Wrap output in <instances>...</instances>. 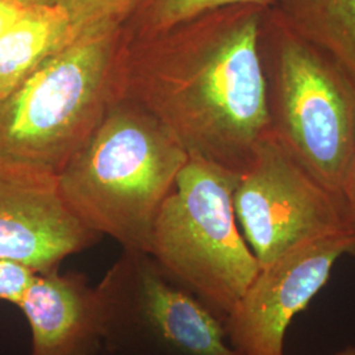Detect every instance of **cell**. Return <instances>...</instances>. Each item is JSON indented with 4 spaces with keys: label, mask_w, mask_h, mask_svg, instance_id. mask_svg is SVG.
<instances>
[{
    "label": "cell",
    "mask_w": 355,
    "mask_h": 355,
    "mask_svg": "<svg viewBox=\"0 0 355 355\" xmlns=\"http://www.w3.org/2000/svg\"><path fill=\"white\" fill-rule=\"evenodd\" d=\"M142 0H60L69 16L74 38L99 28H117L127 23Z\"/></svg>",
    "instance_id": "obj_14"
},
{
    "label": "cell",
    "mask_w": 355,
    "mask_h": 355,
    "mask_svg": "<svg viewBox=\"0 0 355 355\" xmlns=\"http://www.w3.org/2000/svg\"><path fill=\"white\" fill-rule=\"evenodd\" d=\"M268 7L234 4L127 37L116 98L154 116L190 157L241 174L271 135L259 35Z\"/></svg>",
    "instance_id": "obj_1"
},
{
    "label": "cell",
    "mask_w": 355,
    "mask_h": 355,
    "mask_svg": "<svg viewBox=\"0 0 355 355\" xmlns=\"http://www.w3.org/2000/svg\"><path fill=\"white\" fill-rule=\"evenodd\" d=\"M17 306L32 333L31 355L104 354L101 297L85 275L36 274Z\"/></svg>",
    "instance_id": "obj_10"
},
{
    "label": "cell",
    "mask_w": 355,
    "mask_h": 355,
    "mask_svg": "<svg viewBox=\"0 0 355 355\" xmlns=\"http://www.w3.org/2000/svg\"><path fill=\"white\" fill-rule=\"evenodd\" d=\"M233 207L242 236L261 267L306 242L353 233L341 199L271 135L240 174Z\"/></svg>",
    "instance_id": "obj_7"
},
{
    "label": "cell",
    "mask_w": 355,
    "mask_h": 355,
    "mask_svg": "<svg viewBox=\"0 0 355 355\" xmlns=\"http://www.w3.org/2000/svg\"><path fill=\"white\" fill-rule=\"evenodd\" d=\"M355 253V236L345 232L306 242L261 267L224 320L237 355H284V337L329 279L343 254Z\"/></svg>",
    "instance_id": "obj_8"
},
{
    "label": "cell",
    "mask_w": 355,
    "mask_h": 355,
    "mask_svg": "<svg viewBox=\"0 0 355 355\" xmlns=\"http://www.w3.org/2000/svg\"><path fill=\"white\" fill-rule=\"evenodd\" d=\"M190 155L154 116L116 98L57 174L64 200L123 250L149 254L153 224Z\"/></svg>",
    "instance_id": "obj_2"
},
{
    "label": "cell",
    "mask_w": 355,
    "mask_h": 355,
    "mask_svg": "<svg viewBox=\"0 0 355 355\" xmlns=\"http://www.w3.org/2000/svg\"><path fill=\"white\" fill-rule=\"evenodd\" d=\"M96 290L105 354L237 355L224 322L148 253L123 250Z\"/></svg>",
    "instance_id": "obj_6"
},
{
    "label": "cell",
    "mask_w": 355,
    "mask_h": 355,
    "mask_svg": "<svg viewBox=\"0 0 355 355\" xmlns=\"http://www.w3.org/2000/svg\"><path fill=\"white\" fill-rule=\"evenodd\" d=\"M73 38L62 6L26 7L0 38V99Z\"/></svg>",
    "instance_id": "obj_11"
},
{
    "label": "cell",
    "mask_w": 355,
    "mask_h": 355,
    "mask_svg": "<svg viewBox=\"0 0 355 355\" xmlns=\"http://www.w3.org/2000/svg\"><path fill=\"white\" fill-rule=\"evenodd\" d=\"M36 272L12 261L0 259V300L19 305Z\"/></svg>",
    "instance_id": "obj_15"
},
{
    "label": "cell",
    "mask_w": 355,
    "mask_h": 355,
    "mask_svg": "<svg viewBox=\"0 0 355 355\" xmlns=\"http://www.w3.org/2000/svg\"><path fill=\"white\" fill-rule=\"evenodd\" d=\"M234 4L270 7V0H142L123 26V32L127 37L152 36L203 13Z\"/></svg>",
    "instance_id": "obj_13"
},
{
    "label": "cell",
    "mask_w": 355,
    "mask_h": 355,
    "mask_svg": "<svg viewBox=\"0 0 355 355\" xmlns=\"http://www.w3.org/2000/svg\"><path fill=\"white\" fill-rule=\"evenodd\" d=\"M343 203L347 225L355 236V165L343 192Z\"/></svg>",
    "instance_id": "obj_17"
},
{
    "label": "cell",
    "mask_w": 355,
    "mask_h": 355,
    "mask_svg": "<svg viewBox=\"0 0 355 355\" xmlns=\"http://www.w3.org/2000/svg\"><path fill=\"white\" fill-rule=\"evenodd\" d=\"M336 355H355V346H349L341 352H338Z\"/></svg>",
    "instance_id": "obj_19"
},
{
    "label": "cell",
    "mask_w": 355,
    "mask_h": 355,
    "mask_svg": "<svg viewBox=\"0 0 355 355\" xmlns=\"http://www.w3.org/2000/svg\"><path fill=\"white\" fill-rule=\"evenodd\" d=\"M268 8L355 79V0H270Z\"/></svg>",
    "instance_id": "obj_12"
},
{
    "label": "cell",
    "mask_w": 355,
    "mask_h": 355,
    "mask_svg": "<svg viewBox=\"0 0 355 355\" xmlns=\"http://www.w3.org/2000/svg\"><path fill=\"white\" fill-rule=\"evenodd\" d=\"M26 6L16 0H0V38L24 11Z\"/></svg>",
    "instance_id": "obj_16"
},
{
    "label": "cell",
    "mask_w": 355,
    "mask_h": 355,
    "mask_svg": "<svg viewBox=\"0 0 355 355\" xmlns=\"http://www.w3.org/2000/svg\"><path fill=\"white\" fill-rule=\"evenodd\" d=\"M240 174L190 157L153 224L149 255L223 322L261 270L239 227Z\"/></svg>",
    "instance_id": "obj_5"
},
{
    "label": "cell",
    "mask_w": 355,
    "mask_h": 355,
    "mask_svg": "<svg viewBox=\"0 0 355 355\" xmlns=\"http://www.w3.org/2000/svg\"><path fill=\"white\" fill-rule=\"evenodd\" d=\"M259 53L271 136L343 202L355 165L354 78L270 8Z\"/></svg>",
    "instance_id": "obj_3"
},
{
    "label": "cell",
    "mask_w": 355,
    "mask_h": 355,
    "mask_svg": "<svg viewBox=\"0 0 355 355\" xmlns=\"http://www.w3.org/2000/svg\"><path fill=\"white\" fill-rule=\"evenodd\" d=\"M123 26L82 33L0 99V157L57 174L116 99Z\"/></svg>",
    "instance_id": "obj_4"
},
{
    "label": "cell",
    "mask_w": 355,
    "mask_h": 355,
    "mask_svg": "<svg viewBox=\"0 0 355 355\" xmlns=\"http://www.w3.org/2000/svg\"><path fill=\"white\" fill-rule=\"evenodd\" d=\"M20 4L26 7H32V6H54L58 4L60 0H16Z\"/></svg>",
    "instance_id": "obj_18"
},
{
    "label": "cell",
    "mask_w": 355,
    "mask_h": 355,
    "mask_svg": "<svg viewBox=\"0 0 355 355\" xmlns=\"http://www.w3.org/2000/svg\"><path fill=\"white\" fill-rule=\"evenodd\" d=\"M103 355H108V354H105V353H104V354H103Z\"/></svg>",
    "instance_id": "obj_20"
},
{
    "label": "cell",
    "mask_w": 355,
    "mask_h": 355,
    "mask_svg": "<svg viewBox=\"0 0 355 355\" xmlns=\"http://www.w3.org/2000/svg\"><path fill=\"white\" fill-rule=\"evenodd\" d=\"M101 239L67 205L55 171L0 157V259L46 274Z\"/></svg>",
    "instance_id": "obj_9"
}]
</instances>
